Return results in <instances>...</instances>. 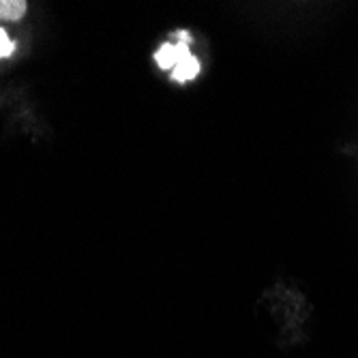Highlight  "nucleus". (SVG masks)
I'll use <instances>...</instances> for the list:
<instances>
[{
  "label": "nucleus",
  "mask_w": 358,
  "mask_h": 358,
  "mask_svg": "<svg viewBox=\"0 0 358 358\" xmlns=\"http://www.w3.org/2000/svg\"><path fill=\"white\" fill-rule=\"evenodd\" d=\"M198 73H200V60L191 54V56H187L182 62H178V64H176V69L172 71V80L182 84V82L193 80Z\"/></svg>",
  "instance_id": "nucleus-2"
},
{
  "label": "nucleus",
  "mask_w": 358,
  "mask_h": 358,
  "mask_svg": "<svg viewBox=\"0 0 358 358\" xmlns=\"http://www.w3.org/2000/svg\"><path fill=\"white\" fill-rule=\"evenodd\" d=\"M13 52H15V45H13V41L9 39V35L5 32V28L0 26V58H9Z\"/></svg>",
  "instance_id": "nucleus-4"
},
{
  "label": "nucleus",
  "mask_w": 358,
  "mask_h": 358,
  "mask_svg": "<svg viewBox=\"0 0 358 358\" xmlns=\"http://www.w3.org/2000/svg\"><path fill=\"white\" fill-rule=\"evenodd\" d=\"M176 37L180 39L178 43H170V41H166L164 45H161L159 50H157V54H155V60H157V64L164 71H174L176 69V64L178 62H182L187 56H191V52H189V43H191V35L187 30H178L176 32Z\"/></svg>",
  "instance_id": "nucleus-1"
},
{
  "label": "nucleus",
  "mask_w": 358,
  "mask_h": 358,
  "mask_svg": "<svg viewBox=\"0 0 358 358\" xmlns=\"http://www.w3.org/2000/svg\"><path fill=\"white\" fill-rule=\"evenodd\" d=\"M24 0H0V22H17L26 15Z\"/></svg>",
  "instance_id": "nucleus-3"
}]
</instances>
